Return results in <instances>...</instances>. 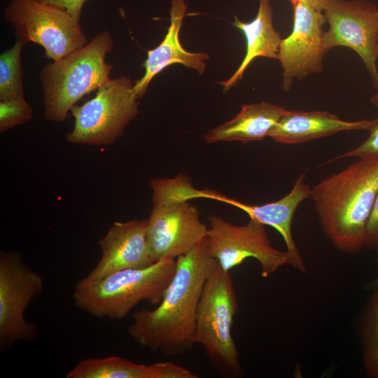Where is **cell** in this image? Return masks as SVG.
Segmentation results:
<instances>
[{"label": "cell", "mask_w": 378, "mask_h": 378, "mask_svg": "<svg viewBox=\"0 0 378 378\" xmlns=\"http://www.w3.org/2000/svg\"><path fill=\"white\" fill-rule=\"evenodd\" d=\"M365 289L370 292L378 290V274L374 279L365 285Z\"/></svg>", "instance_id": "4316f807"}, {"label": "cell", "mask_w": 378, "mask_h": 378, "mask_svg": "<svg viewBox=\"0 0 378 378\" xmlns=\"http://www.w3.org/2000/svg\"><path fill=\"white\" fill-rule=\"evenodd\" d=\"M286 111L282 106L265 102L243 105L234 118L210 130L204 139L207 144L262 140L270 136Z\"/></svg>", "instance_id": "ac0fdd59"}, {"label": "cell", "mask_w": 378, "mask_h": 378, "mask_svg": "<svg viewBox=\"0 0 378 378\" xmlns=\"http://www.w3.org/2000/svg\"><path fill=\"white\" fill-rule=\"evenodd\" d=\"M44 279L27 265L19 253H0V349H9L18 342H31L37 335L25 310L43 293Z\"/></svg>", "instance_id": "30bf717a"}, {"label": "cell", "mask_w": 378, "mask_h": 378, "mask_svg": "<svg viewBox=\"0 0 378 378\" xmlns=\"http://www.w3.org/2000/svg\"><path fill=\"white\" fill-rule=\"evenodd\" d=\"M153 209L147 219V241L153 260L175 259L207 237L209 227L190 200L202 197L188 177L154 178Z\"/></svg>", "instance_id": "3957f363"}, {"label": "cell", "mask_w": 378, "mask_h": 378, "mask_svg": "<svg viewBox=\"0 0 378 378\" xmlns=\"http://www.w3.org/2000/svg\"><path fill=\"white\" fill-rule=\"evenodd\" d=\"M175 271L176 260L163 259L97 280L84 277L76 284L73 299L78 308L93 316L121 320L141 301L159 304Z\"/></svg>", "instance_id": "5b68a950"}, {"label": "cell", "mask_w": 378, "mask_h": 378, "mask_svg": "<svg viewBox=\"0 0 378 378\" xmlns=\"http://www.w3.org/2000/svg\"><path fill=\"white\" fill-rule=\"evenodd\" d=\"M215 259L207 237L176 260V271L154 309L134 313L127 328L138 344L168 356L185 354L194 346L196 314L204 285Z\"/></svg>", "instance_id": "6da1fadb"}, {"label": "cell", "mask_w": 378, "mask_h": 378, "mask_svg": "<svg viewBox=\"0 0 378 378\" xmlns=\"http://www.w3.org/2000/svg\"><path fill=\"white\" fill-rule=\"evenodd\" d=\"M147 219L114 222L99 240V261L85 277L100 279L113 272L144 268L153 260L147 241Z\"/></svg>", "instance_id": "4fadbf2b"}, {"label": "cell", "mask_w": 378, "mask_h": 378, "mask_svg": "<svg viewBox=\"0 0 378 378\" xmlns=\"http://www.w3.org/2000/svg\"><path fill=\"white\" fill-rule=\"evenodd\" d=\"M377 193L378 158L360 159L311 189L321 227L340 251L353 253L366 246L367 223Z\"/></svg>", "instance_id": "7a4b0ae2"}, {"label": "cell", "mask_w": 378, "mask_h": 378, "mask_svg": "<svg viewBox=\"0 0 378 378\" xmlns=\"http://www.w3.org/2000/svg\"><path fill=\"white\" fill-rule=\"evenodd\" d=\"M366 246L378 248V193L367 223Z\"/></svg>", "instance_id": "d4e9b609"}, {"label": "cell", "mask_w": 378, "mask_h": 378, "mask_svg": "<svg viewBox=\"0 0 378 378\" xmlns=\"http://www.w3.org/2000/svg\"><path fill=\"white\" fill-rule=\"evenodd\" d=\"M134 83L127 76L111 78L95 95L71 109L73 130L66 135L71 144L108 146L120 137L139 113Z\"/></svg>", "instance_id": "52a82bcc"}, {"label": "cell", "mask_w": 378, "mask_h": 378, "mask_svg": "<svg viewBox=\"0 0 378 378\" xmlns=\"http://www.w3.org/2000/svg\"><path fill=\"white\" fill-rule=\"evenodd\" d=\"M368 131L370 134L363 143L356 148L333 158L328 162L349 157H355L359 159L378 158V118L374 119V122Z\"/></svg>", "instance_id": "603a6c76"}, {"label": "cell", "mask_w": 378, "mask_h": 378, "mask_svg": "<svg viewBox=\"0 0 378 378\" xmlns=\"http://www.w3.org/2000/svg\"><path fill=\"white\" fill-rule=\"evenodd\" d=\"M293 4L297 2L304 3L318 10L324 12L329 0H290Z\"/></svg>", "instance_id": "484cf974"}, {"label": "cell", "mask_w": 378, "mask_h": 378, "mask_svg": "<svg viewBox=\"0 0 378 378\" xmlns=\"http://www.w3.org/2000/svg\"><path fill=\"white\" fill-rule=\"evenodd\" d=\"M209 251L224 270L230 271L252 258L258 261L263 277L286 265L300 272L297 261L287 250L272 246L262 223L250 218L247 224L236 225L218 216L209 217Z\"/></svg>", "instance_id": "9c48e42d"}, {"label": "cell", "mask_w": 378, "mask_h": 378, "mask_svg": "<svg viewBox=\"0 0 378 378\" xmlns=\"http://www.w3.org/2000/svg\"><path fill=\"white\" fill-rule=\"evenodd\" d=\"M373 120L348 121L328 111H300L287 110L270 137L276 142L297 144L342 131L368 130Z\"/></svg>", "instance_id": "2e32d148"}, {"label": "cell", "mask_w": 378, "mask_h": 378, "mask_svg": "<svg viewBox=\"0 0 378 378\" xmlns=\"http://www.w3.org/2000/svg\"><path fill=\"white\" fill-rule=\"evenodd\" d=\"M304 173L296 179L291 190L279 200L261 205H251L216 193L213 200L232 205L245 212L249 218L274 228L281 235L286 250L299 265L300 272H306L304 262L292 234V223L299 205L311 197V188L304 181Z\"/></svg>", "instance_id": "9a60e30c"}, {"label": "cell", "mask_w": 378, "mask_h": 378, "mask_svg": "<svg viewBox=\"0 0 378 378\" xmlns=\"http://www.w3.org/2000/svg\"><path fill=\"white\" fill-rule=\"evenodd\" d=\"M360 336L365 370L372 378H378V290L371 295L361 314Z\"/></svg>", "instance_id": "ffe728a7"}, {"label": "cell", "mask_w": 378, "mask_h": 378, "mask_svg": "<svg viewBox=\"0 0 378 378\" xmlns=\"http://www.w3.org/2000/svg\"><path fill=\"white\" fill-rule=\"evenodd\" d=\"M113 48L111 32L102 31L84 46L41 69L40 80L47 120L64 121L80 99L111 79L113 65L105 59Z\"/></svg>", "instance_id": "277c9868"}, {"label": "cell", "mask_w": 378, "mask_h": 378, "mask_svg": "<svg viewBox=\"0 0 378 378\" xmlns=\"http://www.w3.org/2000/svg\"><path fill=\"white\" fill-rule=\"evenodd\" d=\"M33 118L32 107L24 98L0 102V132L26 123Z\"/></svg>", "instance_id": "7402d4cb"}, {"label": "cell", "mask_w": 378, "mask_h": 378, "mask_svg": "<svg viewBox=\"0 0 378 378\" xmlns=\"http://www.w3.org/2000/svg\"><path fill=\"white\" fill-rule=\"evenodd\" d=\"M66 378H197L190 370L170 361L138 364L111 356L80 360Z\"/></svg>", "instance_id": "d6986e66"}, {"label": "cell", "mask_w": 378, "mask_h": 378, "mask_svg": "<svg viewBox=\"0 0 378 378\" xmlns=\"http://www.w3.org/2000/svg\"><path fill=\"white\" fill-rule=\"evenodd\" d=\"M377 57H378V48H377ZM370 101L372 102V104L376 106L377 108H378V92L377 93H375L374 94L371 99H370Z\"/></svg>", "instance_id": "83f0119b"}, {"label": "cell", "mask_w": 378, "mask_h": 378, "mask_svg": "<svg viewBox=\"0 0 378 378\" xmlns=\"http://www.w3.org/2000/svg\"><path fill=\"white\" fill-rule=\"evenodd\" d=\"M237 309L230 271L224 270L215 260L198 303L194 342L204 348L216 370L228 377L241 372L239 353L232 335Z\"/></svg>", "instance_id": "8992f818"}, {"label": "cell", "mask_w": 378, "mask_h": 378, "mask_svg": "<svg viewBox=\"0 0 378 378\" xmlns=\"http://www.w3.org/2000/svg\"><path fill=\"white\" fill-rule=\"evenodd\" d=\"M38 1L61 8L80 20L85 3L90 0H38Z\"/></svg>", "instance_id": "cb8c5ba5"}, {"label": "cell", "mask_w": 378, "mask_h": 378, "mask_svg": "<svg viewBox=\"0 0 378 378\" xmlns=\"http://www.w3.org/2000/svg\"><path fill=\"white\" fill-rule=\"evenodd\" d=\"M323 13L329 24L323 36L326 51L338 46L354 50L378 90L377 6L368 0H329Z\"/></svg>", "instance_id": "8fae6325"}, {"label": "cell", "mask_w": 378, "mask_h": 378, "mask_svg": "<svg viewBox=\"0 0 378 378\" xmlns=\"http://www.w3.org/2000/svg\"><path fill=\"white\" fill-rule=\"evenodd\" d=\"M24 45L16 39L15 44L0 55L1 101L24 98L21 63V53Z\"/></svg>", "instance_id": "44dd1931"}, {"label": "cell", "mask_w": 378, "mask_h": 378, "mask_svg": "<svg viewBox=\"0 0 378 378\" xmlns=\"http://www.w3.org/2000/svg\"><path fill=\"white\" fill-rule=\"evenodd\" d=\"M273 15L270 0H259L257 15L249 22H244L234 15L232 24L244 35L246 54L235 72L227 80L218 82L223 92H228L241 80L244 71L256 57L277 59L282 38L274 29Z\"/></svg>", "instance_id": "e0dca14e"}, {"label": "cell", "mask_w": 378, "mask_h": 378, "mask_svg": "<svg viewBox=\"0 0 378 378\" xmlns=\"http://www.w3.org/2000/svg\"><path fill=\"white\" fill-rule=\"evenodd\" d=\"M187 11L186 0H172L170 24L160 43L147 52L143 64L144 74L134 83V90L140 99L146 92L152 80L167 66L181 64L188 68L203 74L206 67V61L209 55L204 52H191L181 46L179 33Z\"/></svg>", "instance_id": "5bb4252c"}, {"label": "cell", "mask_w": 378, "mask_h": 378, "mask_svg": "<svg viewBox=\"0 0 378 378\" xmlns=\"http://www.w3.org/2000/svg\"><path fill=\"white\" fill-rule=\"evenodd\" d=\"M292 5L293 29L282 38L277 57L283 69L284 91L291 88L295 79L321 72L327 52L323 45V25L327 22L324 13L302 2Z\"/></svg>", "instance_id": "7c38bea8"}, {"label": "cell", "mask_w": 378, "mask_h": 378, "mask_svg": "<svg viewBox=\"0 0 378 378\" xmlns=\"http://www.w3.org/2000/svg\"><path fill=\"white\" fill-rule=\"evenodd\" d=\"M4 15L18 40L41 46L46 57L53 61L88 43L80 20L61 8L38 0H11Z\"/></svg>", "instance_id": "ba28073f"}]
</instances>
